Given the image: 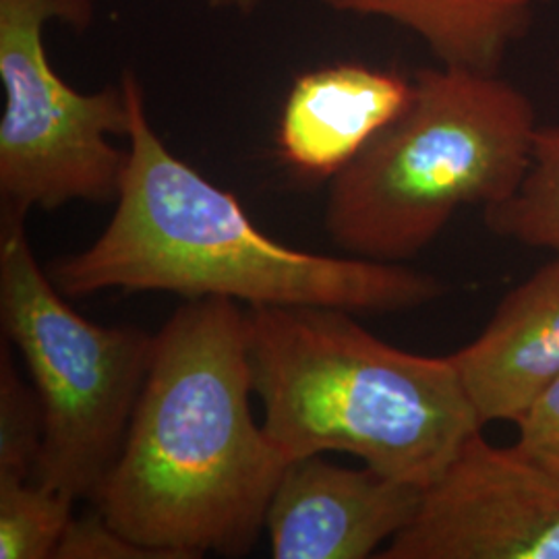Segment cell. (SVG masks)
<instances>
[{"label": "cell", "instance_id": "1", "mask_svg": "<svg viewBox=\"0 0 559 559\" xmlns=\"http://www.w3.org/2000/svg\"><path fill=\"white\" fill-rule=\"evenodd\" d=\"M251 394L245 311L218 297L180 305L158 332L102 516L166 559L245 556L288 464Z\"/></svg>", "mask_w": 559, "mask_h": 559}, {"label": "cell", "instance_id": "2", "mask_svg": "<svg viewBox=\"0 0 559 559\" xmlns=\"http://www.w3.org/2000/svg\"><path fill=\"white\" fill-rule=\"evenodd\" d=\"M120 85L131 127L117 210L87 249L52 261L48 274L62 295L154 290L350 313L408 311L443 295L440 280L402 263L309 253L265 235L233 193L166 147L138 75L127 69Z\"/></svg>", "mask_w": 559, "mask_h": 559}, {"label": "cell", "instance_id": "3", "mask_svg": "<svg viewBox=\"0 0 559 559\" xmlns=\"http://www.w3.org/2000/svg\"><path fill=\"white\" fill-rule=\"evenodd\" d=\"M334 307H249L263 431L295 460L344 452L425 489L483 429L450 357L396 348Z\"/></svg>", "mask_w": 559, "mask_h": 559}, {"label": "cell", "instance_id": "4", "mask_svg": "<svg viewBox=\"0 0 559 559\" xmlns=\"http://www.w3.org/2000/svg\"><path fill=\"white\" fill-rule=\"evenodd\" d=\"M535 133L528 96L498 73L420 69L399 119L332 179L325 230L346 255L411 260L462 207L516 191Z\"/></svg>", "mask_w": 559, "mask_h": 559}, {"label": "cell", "instance_id": "5", "mask_svg": "<svg viewBox=\"0 0 559 559\" xmlns=\"http://www.w3.org/2000/svg\"><path fill=\"white\" fill-rule=\"evenodd\" d=\"M0 316L40 400L36 479L96 503L119 460L158 334L98 325L71 309L41 272L25 224H2Z\"/></svg>", "mask_w": 559, "mask_h": 559}, {"label": "cell", "instance_id": "6", "mask_svg": "<svg viewBox=\"0 0 559 559\" xmlns=\"http://www.w3.org/2000/svg\"><path fill=\"white\" fill-rule=\"evenodd\" d=\"M85 29L94 0H0V200L2 224H25L32 207L119 198L129 150L131 110L122 85L81 94L55 71L44 25Z\"/></svg>", "mask_w": 559, "mask_h": 559}, {"label": "cell", "instance_id": "7", "mask_svg": "<svg viewBox=\"0 0 559 559\" xmlns=\"http://www.w3.org/2000/svg\"><path fill=\"white\" fill-rule=\"evenodd\" d=\"M381 559H559V477L477 431Z\"/></svg>", "mask_w": 559, "mask_h": 559}, {"label": "cell", "instance_id": "8", "mask_svg": "<svg viewBox=\"0 0 559 559\" xmlns=\"http://www.w3.org/2000/svg\"><path fill=\"white\" fill-rule=\"evenodd\" d=\"M423 489L320 454L290 460L265 512L276 559H362L413 520Z\"/></svg>", "mask_w": 559, "mask_h": 559}, {"label": "cell", "instance_id": "9", "mask_svg": "<svg viewBox=\"0 0 559 559\" xmlns=\"http://www.w3.org/2000/svg\"><path fill=\"white\" fill-rule=\"evenodd\" d=\"M413 81L396 71L336 62L302 73L284 102L280 156L302 177H336L399 119Z\"/></svg>", "mask_w": 559, "mask_h": 559}, {"label": "cell", "instance_id": "10", "mask_svg": "<svg viewBox=\"0 0 559 559\" xmlns=\"http://www.w3.org/2000/svg\"><path fill=\"white\" fill-rule=\"evenodd\" d=\"M450 360L483 425L516 423L559 378V253L510 290L479 336Z\"/></svg>", "mask_w": 559, "mask_h": 559}, {"label": "cell", "instance_id": "11", "mask_svg": "<svg viewBox=\"0 0 559 559\" xmlns=\"http://www.w3.org/2000/svg\"><path fill=\"white\" fill-rule=\"evenodd\" d=\"M360 17L399 23L448 67L498 73L510 48L526 36L537 0H320Z\"/></svg>", "mask_w": 559, "mask_h": 559}, {"label": "cell", "instance_id": "12", "mask_svg": "<svg viewBox=\"0 0 559 559\" xmlns=\"http://www.w3.org/2000/svg\"><path fill=\"white\" fill-rule=\"evenodd\" d=\"M483 218L498 237L559 253V124L537 127L516 191L485 207Z\"/></svg>", "mask_w": 559, "mask_h": 559}, {"label": "cell", "instance_id": "13", "mask_svg": "<svg viewBox=\"0 0 559 559\" xmlns=\"http://www.w3.org/2000/svg\"><path fill=\"white\" fill-rule=\"evenodd\" d=\"M75 501L38 479L0 480V559L55 558Z\"/></svg>", "mask_w": 559, "mask_h": 559}, {"label": "cell", "instance_id": "14", "mask_svg": "<svg viewBox=\"0 0 559 559\" xmlns=\"http://www.w3.org/2000/svg\"><path fill=\"white\" fill-rule=\"evenodd\" d=\"M0 359V480L32 479L44 443L40 400L21 380L7 346Z\"/></svg>", "mask_w": 559, "mask_h": 559}, {"label": "cell", "instance_id": "15", "mask_svg": "<svg viewBox=\"0 0 559 559\" xmlns=\"http://www.w3.org/2000/svg\"><path fill=\"white\" fill-rule=\"evenodd\" d=\"M55 559H166L138 540L124 537L100 510L92 516L71 519Z\"/></svg>", "mask_w": 559, "mask_h": 559}, {"label": "cell", "instance_id": "16", "mask_svg": "<svg viewBox=\"0 0 559 559\" xmlns=\"http://www.w3.org/2000/svg\"><path fill=\"white\" fill-rule=\"evenodd\" d=\"M514 425L520 452L559 477V378L526 406Z\"/></svg>", "mask_w": 559, "mask_h": 559}, {"label": "cell", "instance_id": "17", "mask_svg": "<svg viewBox=\"0 0 559 559\" xmlns=\"http://www.w3.org/2000/svg\"><path fill=\"white\" fill-rule=\"evenodd\" d=\"M210 7L221 9V11H237V13H253L260 0H205Z\"/></svg>", "mask_w": 559, "mask_h": 559}]
</instances>
